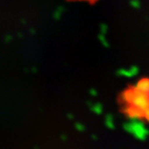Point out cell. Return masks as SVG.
<instances>
[{
    "label": "cell",
    "instance_id": "8fae6325",
    "mask_svg": "<svg viewBox=\"0 0 149 149\" xmlns=\"http://www.w3.org/2000/svg\"><path fill=\"white\" fill-rule=\"evenodd\" d=\"M135 7H138V4H137V2H134L133 4H132Z\"/></svg>",
    "mask_w": 149,
    "mask_h": 149
},
{
    "label": "cell",
    "instance_id": "ba28073f",
    "mask_svg": "<svg viewBox=\"0 0 149 149\" xmlns=\"http://www.w3.org/2000/svg\"><path fill=\"white\" fill-rule=\"evenodd\" d=\"M76 129L79 131H84V126L80 124V123H77L76 124Z\"/></svg>",
    "mask_w": 149,
    "mask_h": 149
},
{
    "label": "cell",
    "instance_id": "52a82bcc",
    "mask_svg": "<svg viewBox=\"0 0 149 149\" xmlns=\"http://www.w3.org/2000/svg\"><path fill=\"white\" fill-rule=\"evenodd\" d=\"M91 109L94 113H96V114H101L102 112V106L101 103H94L91 107Z\"/></svg>",
    "mask_w": 149,
    "mask_h": 149
},
{
    "label": "cell",
    "instance_id": "8992f818",
    "mask_svg": "<svg viewBox=\"0 0 149 149\" xmlns=\"http://www.w3.org/2000/svg\"><path fill=\"white\" fill-rule=\"evenodd\" d=\"M105 125H106V127H108V129H111V130H113L115 127L113 118H112L111 115H107L105 117Z\"/></svg>",
    "mask_w": 149,
    "mask_h": 149
},
{
    "label": "cell",
    "instance_id": "3957f363",
    "mask_svg": "<svg viewBox=\"0 0 149 149\" xmlns=\"http://www.w3.org/2000/svg\"><path fill=\"white\" fill-rule=\"evenodd\" d=\"M123 111L127 117H129L130 120H140L144 117V111L130 104L125 106Z\"/></svg>",
    "mask_w": 149,
    "mask_h": 149
},
{
    "label": "cell",
    "instance_id": "30bf717a",
    "mask_svg": "<svg viewBox=\"0 0 149 149\" xmlns=\"http://www.w3.org/2000/svg\"><path fill=\"white\" fill-rule=\"evenodd\" d=\"M93 95H94V96H95V95H96V91H95L94 89H92L91 90V92H90Z\"/></svg>",
    "mask_w": 149,
    "mask_h": 149
},
{
    "label": "cell",
    "instance_id": "7a4b0ae2",
    "mask_svg": "<svg viewBox=\"0 0 149 149\" xmlns=\"http://www.w3.org/2000/svg\"><path fill=\"white\" fill-rule=\"evenodd\" d=\"M124 130L138 140H145L149 135L147 127L140 120H130L124 124Z\"/></svg>",
    "mask_w": 149,
    "mask_h": 149
},
{
    "label": "cell",
    "instance_id": "5b68a950",
    "mask_svg": "<svg viewBox=\"0 0 149 149\" xmlns=\"http://www.w3.org/2000/svg\"><path fill=\"white\" fill-rule=\"evenodd\" d=\"M138 73V68L136 66H133L130 68H121L120 70H118L117 74L120 77H133L135 76H136Z\"/></svg>",
    "mask_w": 149,
    "mask_h": 149
},
{
    "label": "cell",
    "instance_id": "277c9868",
    "mask_svg": "<svg viewBox=\"0 0 149 149\" xmlns=\"http://www.w3.org/2000/svg\"><path fill=\"white\" fill-rule=\"evenodd\" d=\"M133 89L137 92L149 94V79L143 78V79L138 80L134 86Z\"/></svg>",
    "mask_w": 149,
    "mask_h": 149
},
{
    "label": "cell",
    "instance_id": "6da1fadb",
    "mask_svg": "<svg viewBox=\"0 0 149 149\" xmlns=\"http://www.w3.org/2000/svg\"><path fill=\"white\" fill-rule=\"evenodd\" d=\"M121 100L142 111L149 108V94L137 92L133 88L123 92L121 94Z\"/></svg>",
    "mask_w": 149,
    "mask_h": 149
},
{
    "label": "cell",
    "instance_id": "9c48e42d",
    "mask_svg": "<svg viewBox=\"0 0 149 149\" xmlns=\"http://www.w3.org/2000/svg\"><path fill=\"white\" fill-rule=\"evenodd\" d=\"M144 118L149 122V108L144 111Z\"/></svg>",
    "mask_w": 149,
    "mask_h": 149
}]
</instances>
